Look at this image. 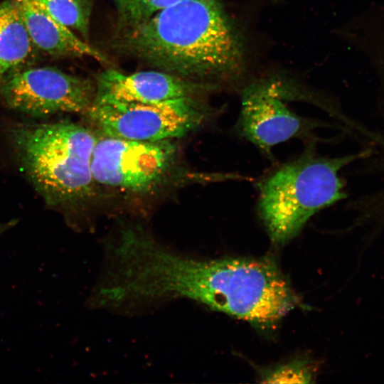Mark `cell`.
Listing matches in <instances>:
<instances>
[{
    "label": "cell",
    "mask_w": 384,
    "mask_h": 384,
    "mask_svg": "<svg viewBox=\"0 0 384 384\" xmlns=\"http://www.w3.org/2000/svg\"><path fill=\"white\" fill-rule=\"evenodd\" d=\"M134 278L146 303L186 298L273 331L301 302L277 263L268 257L199 260L157 240L137 257Z\"/></svg>",
    "instance_id": "obj_1"
},
{
    "label": "cell",
    "mask_w": 384,
    "mask_h": 384,
    "mask_svg": "<svg viewBox=\"0 0 384 384\" xmlns=\"http://www.w3.org/2000/svg\"><path fill=\"white\" fill-rule=\"evenodd\" d=\"M120 43L155 68L200 82L234 78L245 65L242 37L220 0H178L125 29Z\"/></svg>",
    "instance_id": "obj_2"
},
{
    "label": "cell",
    "mask_w": 384,
    "mask_h": 384,
    "mask_svg": "<svg viewBox=\"0 0 384 384\" xmlns=\"http://www.w3.org/2000/svg\"><path fill=\"white\" fill-rule=\"evenodd\" d=\"M6 135L21 169L48 204L73 205L93 195L97 136L90 129L70 122H14Z\"/></svg>",
    "instance_id": "obj_3"
},
{
    "label": "cell",
    "mask_w": 384,
    "mask_h": 384,
    "mask_svg": "<svg viewBox=\"0 0 384 384\" xmlns=\"http://www.w3.org/2000/svg\"><path fill=\"white\" fill-rule=\"evenodd\" d=\"M360 156L326 158L306 153L267 176L260 184L257 210L272 242L286 243L315 213L343 199L339 171Z\"/></svg>",
    "instance_id": "obj_4"
},
{
    "label": "cell",
    "mask_w": 384,
    "mask_h": 384,
    "mask_svg": "<svg viewBox=\"0 0 384 384\" xmlns=\"http://www.w3.org/2000/svg\"><path fill=\"white\" fill-rule=\"evenodd\" d=\"M91 169L95 185L131 194H146L184 179L221 181L222 174H186L172 140L135 141L97 137Z\"/></svg>",
    "instance_id": "obj_5"
},
{
    "label": "cell",
    "mask_w": 384,
    "mask_h": 384,
    "mask_svg": "<svg viewBox=\"0 0 384 384\" xmlns=\"http://www.w3.org/2000/svg\"><path fill=\"white\" fill-rule=\"evenodd\" d=\"M203 95L161 103L94 99L87 110L102 134L135 141L172 140L200 128L213 111Z\"/></svg>",
    "instance_id": "obj_6"
},
{
    "label": "cell",
    "mask_w": 384,
    "mask_h": 384,
    "mask_svg": "<svg viewBox=\"0 0 384 384\" xmlns=\"http://www.w3.org/2000/svg\"><path fill=\"white\" fill-rule=\"evenodd\" d=\"M6 105L18 112L47 117L62 112H87L95 89L90 81L52 67L14 71L0 82Z\"/></svg>",
    "instance_id": "obj_7"
},
{
    "label": "cell",
    "mask_w": 384,
    "mask_h": 384,
    "mask_svg": "<svg viewBox=\"0 0 384 384\" xmlns=\"http://www.w3.org/2000/svg\"><path fill=\"white\" fill-rule=\"evenodd\" d=\"M294 93L291 87L273 80L247 86L241 95L237 123L240 133L267 154L279 143L306 134L313 124L284 102Z\"/></svg>",
    "instance_id": "obj_8"
},
{
    "label": "cell",
    "mask_w": 384,
    "mask_h": 384,
    "mask_svg": "<svg viewBox=\"0 0 384 384\" xmlns=\"http://www.w3.org/2000/svg\"><path fill=\"white\" fill-rule=\"evenodd\" d=\"M213 88L161 70L125 74L107 70L97 78L94 99L161 103L204 95Z\"/></svg>",
    "instance_id": "obj_9"
},
{
    "label": "cell",
    "mask_w": 384,
    "mask_h": 384,
    "mask_svg": "<svg viewBox=\"0 0 384 384\" xmlns=\"http://www.w3.org/2000/svg\"><path fill=\"white\" fill-rule=\"evenodd\" d=\"M24 22L30 38L40 50L51 55L90 57L102 63L105 55L79 38L58 21L41 0H12Z\"/></svg>",
    "instance_id": "obj_10"
},
{
    "label": "cell",
    "mask_w": 384,
    "mask_h": 384,
    "mask_svg": "<svg viewBox=\"0 0 384 384\" xmlns=\"http://www.w3.org/2000/svg\"><path fill=\"white\" fill-rule=\"evenodd\" d=\"M32 41L12 0L0 4V82L28 58Z\"/></svg>",
    "instance_id": "obj_11"
},
{
    "label": "cell",
    "mask_w": 384,
    "mask_h": 384,
    "mask_svg": "<svg viewBox=\"0 0 384 384\" xmlns=\"http://www.w3.org/2000/svg\"><path fill=\"white\" fill-rule=\"evenodd\" d=\"M49 13L70 30L87 38L91 0H41Z\"/></svg>",
    "instance_id": "obj_12"
},
{
    "label": "cell",
    "mask_w": 384,
    "mask_h": 384,
    "mask_svg": "<svg viewBox=\"0 0 384 384\" xmlns=\"http://www.w3.org/2000/svg\"><path fill=\"white\" fill-rule=\"evenodd\" d=\"M316 366L307 359H297L271 368L261 370L260 378L265 383H309L316 378Z\"/></svg>",
    "instance_id": "obj_13"
},
{
    "label": "cell",
    "mask_w": 384,
    "mask_h": 384,
    "mask_svg": "<svg viewBox=\"0 0 384 384\" xmlns=\"http://www.w3.org/2000/svg\"><path fill=\"white\" fill-rule=\"evenodd\" d=\"M178 0H113L119 20L127 28L142 23Z\"/></svg>",
    "instance_id": "obj_14"
}]
</instances>
